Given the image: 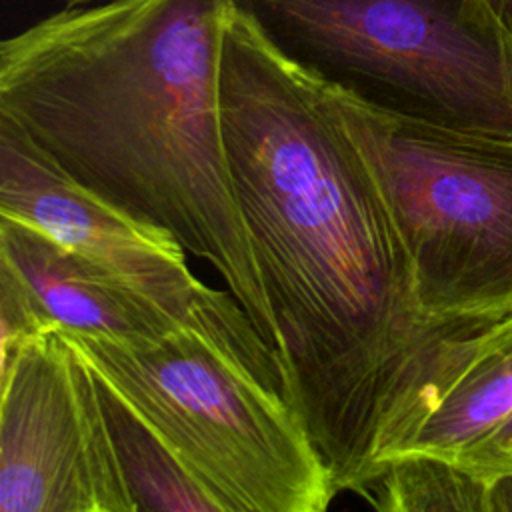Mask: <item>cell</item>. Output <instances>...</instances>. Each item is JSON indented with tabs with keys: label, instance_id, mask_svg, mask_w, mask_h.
<instances>
[{
	"label": "cell",
	"instance_id": "cell-6",
	"mask_svg": "<svg viewBox=\"0 0 512 512\" xmlns=\"http://www.w3.org/2000/svg\"><path fill=\"white\" fill-rule=\"evenodd\" d=\"M0 512H136L102 388L60 328L0 368Z\"/></svg>",
	"mask_w": 512,
	"mask_h": 512
},
{
	"label": "cell",
	"instance_id": "cell-9",
	"mask_svg": "<svg viewBox=\"0 0 512 512\" xmlns=\"http://www.w3.org/2000/svg\"><path fill=\"white\" fill-rule=\"evenodd\" d=\"M0 262L8 264L60 326L120 342L154 340L182 318L36 226L0 216Z\"/></svg>",
	"mask_w": 512,
	"mask_h": 512
},
{
	"label": "cell",
	"instance_id": "cell-15",
	"mask_svg": "<svg viewBox=\"0 0 512 512\" xmlns=\"http://www.w3.org/2000/svg\"><path fill=\"white\" fill-rule=\"evenodd\" d=\"M500 20L506 24V28L512 32V0H488Z\"/></svg>",
	"mask_w": 512,
	"mask_h": 512
},
{
	"label": "cell",
	"instance_id": "cell-12",
	"mask_svg": "<svg viewBox=\"0 0 512 512\" xmlns=\"http://www.w3.org/2000/svg\"><path fill=\"white\" fill-rule=\"evenodd\" d=\"M58 328L20 276L8 264L0 262V368L26 344Z\"/></svg>",
	"mask_w": 512,
	"mask_h": 512
},
{
	"label": "cell",
	"instance_id": "cell-10",
	"mask_svg": "<svg viewBox=\"0 0 512 512\" xmlns=\"http://www.w3.org/2000/svg\"><path fill=\"white\" fill-rule=\"evenodd\" d=\"M100 388L136 512H220L172 450L102 382Z\"/></svg>",
	"mask_w": 512,
	"mask_h": 512
},
{
	"label": "cell",
	"instance_id": "cell-14",
	"mask_svg": "<svg viewBox=\"0 0 512 512\" xmlns=\"http://www.w3.org/2000/svg\"><path fill=\"white\" fill-rule=\"evenodd\" d=\"M486 512H512V474H500L488 480Z\"/></svg>",
	"mask_w": 512,
	"mask_h": 512
},
{
	"label": "cell",
	"instance_id": "cell-3",
	"mask_svg": "<svg viewBox=\"0 0 512 512\" xmlns=\"http://www.w3.org/2000/svg\"><path fill=\"white\" fill-rule=\"evenodd\" d=\"M60 334L220 512H322L338 494L286 400L274 348L230 290L206 286L188 316L154 340Z\"/></svg>",
	"mask_w": 512,
	"mask_h": 512
},
{
	"label": "cell",
	"instance_id": "cell-1",
	"mask_svg": "<svg viewBox=\"0 0 512 512\" xmlns=\"http://www.w3.org/2000/svg\"><path fill=\"white\" fill-rule=\"evenodd\" d=\"M220 114L240 206L276 324L286 400L336 492L362 496L428 364L462 316H430L414 266L326 80L232 4Z\"/></svg>",
	"mask_w": 512,
	"mask_h": 512
},
{
	"label": "cell",
	"instance_id": "cell-7",
	"mask_svg": "<svg viewBox=\"0 0 512 512\" xmlns=\"http://www.w3.org/2000/svg\"><path fill=\"white\" fill-rule=\"evenodd\" d=\"M0 216L40 228L178 318L204 294L184 246L94 192L0 116Z\"/></svg>",
	"mask_w": 512,
	"mask_h": 512
},
{
	"label": "cell",
	"instance_id": "cell-13",
	"mask_svg": "<svg viewBox=\"0 0 512 512\" xmlns=\"http://www.w3.org/2000/svg\"><path fill=\"white\" fill-rule=\"evenodd\" d=\"M452 460L486 482L500 474H512V412Z\"/></svg>",
	"mask_w": 512,
	"mask_h": 512
},
{
	"label": "cell",
	"instance_id": "cell-16",
	"mask_svg": "<svg viewBox=\"0 0 512 512\" xmlns=\"http://www.w3.org/2000/svg\"><path fill=\"white\" fill-rule=\"evenodd\" d=\"M68 6H78V4H90V2H98V0H62Z\"/></svg>",
	"mask_w": 512,
	"mask_h": 512
},
{
	"label": "cell",
	"instance_id": "cell-2",
	"mask_svg": "<svg viewBox=\"0 0 512 512\" xmlns=\"http://www.w3.org/2000/svg\"><path fill=\"white\" fill-rule=\"evenodd\" d=\"M230 0L68 6L0 44V116L76 180L208 262L276 352L220 114Z\"/></svg>",
	"mask_w": 512,
	"mask_h": 512
},
{
	"label": "cell",
	"instance_id": "cell-5",
	"mask_svg": "<svg viewBox=\"0 0 512 512\" xmlns=\"http://www.w3.org/2000/svg\"><path fill=\"white\" fill-rule=\"evenodd\" d=\"M326 84L410 254L424 310L512 308V140L440 126Z\"/></svg>",
	"mask_w": 512,
	"mask_h": 512
},
{
	"label": "cell",
	"instance_id": "cell-4",
	"mask_svg": "<svg viewBox=\"0 0 512 512\" xmlns=\"http://www.w3.org/2000/svg\"><path fill=\"white\" fill-rule=\"evenodd\" d=\"M284 56L382 106L512 140V32L488 0H230Z\"/></svg>",
	"mask_w": 512,
	"mask_h": 512
},
{
	"label": "cell",
	"instance_id": "cell-11",
	"mask_svg": "<svg viewBox=\"0 0 512 512\" xmlns=\"http://www.w3.org/2000/svg\"><path fill=\"white\" fill-rule=\"evenodd\" d=\"M486 486L454 460L406 454L388 460L360 498L384 512H486Z\"/></svg>",
	"mask_w": 512,
	"mask_h": 512
},
{
	"label": "cell",
	"instance_id": "cell-8",
	"mask_svg": "<svg viewBox=\"0 0 512 512\" xmlns=\"http://www.w3.org/2000/svg\"><path fill=\"white\" fill-rule=\"evenodd\" d=\"M510 412L512 308L468 314L440 342L386 462L406 454L452 460Z\"/></svg>",
	"mask_w": 512,
	"mask_h": 512
}]
</instances>
